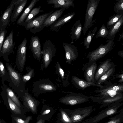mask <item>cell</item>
<instances>
[{"label":"cell","mask_w":123,"mask_h":123,"mask_svg":"<svg viewBox=\"0 0 123 123\" xmlns=\"http://www.w3.org/2000/svg\"><path fill=\"white\" fill-rule=\"evenodd\" d=\"M8 100L10 108L14 113L19 115L21 113V110L19 107L8 96Z\"/></svg>","instance_id":"34"},{"label":"cell","mask_w":123,"mask_h":123,"mask_svg":"<svg viewBox=\"0 0 123 123\" xmlns=\"http://www.w3.org/2000/svg\"><path fill=\"white\" fill-rule=\"evenodd\" d=\"M55 67L57 74L61 77L63 85L64 86H67L68 84V78H65L64 72L60 64L58 62H57Z\"/></svg>","instance_id":"28"},{"label":"cell","mask_w":123,"mask_h":123,"mask_svg":"<svg viewBox=\"0 0 123 123\" xmlns=\"http://www.w3.org/2000/svg\"><path fill=\"white\" fill-rule=\"evenodd\" d=\"M118 54L120 56L123 58V50L120 51L118 52Z\"/></svg>","instance_id":"46"},{"label":"cell","mask_w":123,"mask_h":123,"mask_svg":"<svg viewBox=\"0 0 123 123\" xmlns=\"http://www.w3.org/2000/svg\"><path fill=\"white\" fill-rule=\"evenodd\" d=\"M95 110L92 106L76 109L71 112L70 119L74 123H79Z\"/></svg>","instance_id":"8"},{"label":"cell","mask_w":123,"mask_h":123,"mask_svg":"<svg viewBox=\"0 0 123 123\" xmlns=\"http://www.w3.org/2000/svg\"><path fill=\"white\" fill-rule=\"evenodd\" d=\"M123 74L122 73V74H119L116 76L115 77V78H120V79H123Z\"/></svg>","instance_id":"45"},{"label":"cell","mask_w":123,"mask_h":123,"mask_svg":"<svg viewBox=\"0 0 123 123\" xmlns=\"http://www.w3.org/2000/svg\"><path fill=\"white\" fill-rule=\"evenodd\" d=\"M6 91L9 97L19 107H21L19 101L13 92L10 89L7 88Z\"/></svg>","instance_id":"38"},{"label":"cell","mask_w":123,"mask_h":123,"mask_svg":"<svg viewBox=\"0 0 123 123\" xmlns=\"http://www.w3.org/2000/svg\"><path fill=\"white\" fill-rule=\"evenodd\" d=\"M65 9L64 8H61L52 13L45 19L43 23V25L45 27L50 26L60 18Z\"/></svg>","instance_id":"20"},{"label":"cell","mask_w":123,"mask_h":123,"mask_svg":"<svg viewBox=\"0 0 123 123\" xmlns=\"http://www.w3.org/2000/svg\"><path fill=\"white\" fill-rule=\"evenodd\" d=\"M53 12V10H52L48 13L41 15L24 25L23 26L27 30H29L31 33L35 34L39 32L45 27L43 25L44 21Z\"/></svg>","instance_id":"5"},{"label":"cell","mask_w":123,"mask_h":123,"mask_svg":"<svg viewBox=\"0 0 123 123\" xmlns=\"http://www.w3.org/2000/svg\"><path fill=\"white\" fill-rule=\"evenodd\" d=\"M90 99L93 102L102 104L99 108L108 106L117 102H120L123 100V94L111 98H100L95 96H90Z\"/></svg>","instance_id":"14"},{"label":"cell","mask_w":123,"mask_h":123,"mask_svg":"<svg viewBox=\"0 0 123 123\" xmlns=\"http://www.w3.org/2000/svg\"><path fill=\"white\" fill-rule=\"evenodd\" d=\"M39 0H32L31 1L29 5L17 20V25L23 26L25 20L31 10L36 3Z\"/></svg>","instance_id":"25"},{"label":"cell","mask_w":123,"mask_h":123,"mask_svg":"<svg viewBox=\"0 0 123 123\" xmlns=\"http://www.w3.org/2000/svg\"><path fill=\"white\" fill-rule=\"evenodd\" d=\"M27 39L25 38L18 47L17 51L16 60L20 69L23 70L26 58Z\"/></svg>","instance_id":"9"},{"label":"cell","mask_w":123,"mask_h":123,"mask_svg":"<svg viewBox=\"0 0 123 123\" xmlns=\"http://www.w3.org/2000/svg\"><path fill=\"white\" fill-rule=\"evenodd\" d=\"M97 27H95L94 29L91 31H90L88 33L86 37L84 39V45L85 47V49H88L92 39L95 35L97 31Z\"/></svg>","instance_id":"30"},{"label":"cell","mask_w":123,"mask_h":123,"mask_svg":"<svg viewBox=\"0 0 123 123\" xmlns=\"http://www.w3.org/2000/svg\"><path fill=\"white\" fill-rule=\"evenodd\" d=\"M27 73L23 76L22 78L23 82L26 83L34 76V70L31 68H28Z\"/></svg>","instance_id":"37"},{"label":"cell","mask_w":123,"mask_h":123,"mask_svg":"<svg viewBox=\"0 0 123 123\" xmlns=\"http://www.w3.org/2000/svg\"><path fill=\"white\" fill-rule=\"evenodd\" d=\"M7 67L10 77L13 83L16 85L19 84L21 80L19 75L16 72L10 65L7 64Z\"/></svg>","instance_id":"27"},{"label":"cell","mask_w":123,"mask_h":123,"mask_svg":"<svg viewBox=\"0 0 123 123\" xmlns=\"http://www.w3.org/2000/svg\"><path fill=\"white\" fill-rule=\"evenodd\" d=\"M97 68L96 62L87 67L84 72V77L86 81L95 83L94 76Z\"/></svg>","instance_id":"21"},{"label":"cell","mask_w":123,"mask_h":123,"mask_svg":"<svg viewBox=\"0 0 123 123\" xmlns=\"http://www.w3.org/2000/svg\"><path fill=\"white\" fill-rule=\"evenodd\" d=\"M17 0H13L0 16V30L6 28L11 21V17Z\"/></svg>","instance_id":"10"},{"label":"cell","mask_w":123,"mask_h":123,"mask_svg":"<svg viewBox=\"0 0 123 123\" xmlns=\"http://www.w3.org/2000/svg\"><path fill=\"white\" fill-rule=\"evenodd\" d=\"M123 15V14H116L109 17L107 23L108 29H109L117 23Z\"/></svg>","instance_id":"32"},{"label":"cell","mask_w":123,"mask_h":123,"mask_svg":"<svg viewBox=\"0 0 123 123\" xmlns=\"http://www.w3.org/2000/svg\"><path fill=\"white\" fill-rule=\"evenodd\" d=\"M123 31H122V33L120 34L119 38V41L120 42L122 40H123Z\"/></svg>","instance_id":"44"},{"label":"cell","mask_w":123,"mask_h":123,"mask_svg":"<svg viewBox=\"0 0 123 123\" xmlns=\"http://www.w3.org/2000/svg\"><path fill=\"white\" fill-rule=\"evenodd\" d=\"M123 24V15L118 21L108 30V34L106 39H114L117 33L120 30Z\"/></svg>","instance_id":"24"},{"label":"cell","mask_w":123,"mask_h":123,"mask_svg":"<svg viewBox=\"0 0 123 123\" xmlns=\"http://www.w3.org/2000/svg\"><path fill=\"white\" fill-rule=\"evenodd\" d=\"M100 0H89L87 4L85 18L83 28V35H85L88 30L95 21H92L94 15Z\"/></svg>","instance_id":"4"},{"label":"cell","mask_w":123,"mask_h":123,"mask_svg":"<svg viewBox=\"0 0 123 123\" xmlns=\"http://www.w3.org/2000/svg\"><path fill=\"white\" fill-rule=\"evenodd\" d=\"M33 91L37 93L55 91L56 86L48 79L40 80L33 83Z\"/></svg>","instance_id":"6"},{"label":"cell","mask_w":123,"mask_h":123,"mask_svg":"<svg viewBox=\"0 0 123 123\" xmlns=\"http://www.w3.org/2000/svg\"><path fill=\"white\" fill-rule=\"evenodd\" d=\"M115 66V65L110 59H107L100 63L97 68L95 75V83L96 84V82L99 78L111 68Z\"/></svg>","instance_id":"12"},{"label":"cell","mask_w":123,"mask_h":123,"mask_svg":"<svg viewBox=\"0 0 123 123\" xmlns=\"http://www.w3.org/2000/svg\"><path fill=\"white\" fill-rule=\"evenodd\" d=\"M13 31H11L6 38L3 44L0 54L4 55L12 51L15 44L13 38Z\"/></svg>","instance_id":"17"},{"label":"cell","mask_w":123,"mask_h":123,"mask_svg":"<svg viewBox=\"0 0 123 123\" xmlns=\"http://www.w3.org/2000/svg\"><path fill=\"white\" fill-rule=\"evenodd\" d=\"M75 14V12L69 13L59 18L50 26V30L52 31L59 30L66 23L70 21Z\"/></svg>","instance_id":"16"},{"label":"cell","mask_w":123,"mask_h":123,"mask_svg":"<svg viewBox=\"0 0 123 123\" xmlns=\"http://www.w3.org/2000/svg\"><path fill=\"white\" fill-rule=\"evenodd\" d=\"M37 123H43L42 120H39Z\"/></svg>","instance_id":"48"},{"label":"cell","mask_w":123,"mask_h":123,"mask_svg":"<svg viewBox=\"0 0 123 123\" xmlns=\"http://www.w3.org/2000/svg\"><path fill=\"white\" fill-rule=\"evenodd\" d=\"M28 0H17L12 14L11 22L14 23L17 20L26 5Z\"/></svg>","instance_id":"18"},{"label":"cell","mask_w":123,"mask_h":123,"mask_svg":"<svg viewBox=\"0 0 123 123\" xmlns=\"http://www.w3.org/2000/svg\"><path fill=\"white\" fill-rule=\"evenodd\" d=\"M61 112L64 120L67 123H71L72 121L66 114L63 111H62Z\"/></svg>","instance_id":"42"},{"label":"cell","mask_w":123,"mask_h":123,"mask_svg":"<svg viewBox=\"0 0 123 123\" xmlns=\"http://www.w3.org/2000/svg\"><path fill=\"white\" fill-rule=\"evenodd\" d=\"M49 4H52V7L56 9L64 8L67 9L71 6L74 7V0H49L46 1Z\"/></svg>","instance_id":"19"},{"label":"cell","mask_w":123,"mask_h":123,"mask_svg":"<svg viewBox=\"0 0 123 123\" xmlns=\"http://www.w3.org/2000/svg\"><path fill=\"white\" fill-rule=\"evenodd\" d=\"M108 30L105 25L103 24L96 34V38H97L99 37H101L106 38L108 34Z\"/></svg>","instance_id":"35"},{"label":"cell","mask_w":123,"mask_h":123,"mask_svg":"<svg viewBox=\"0 0 123 123\" xmlns=\"http://www.w3.org/2000/svg\"><path fill=\"white\" fill-rule=\"evenodd\" d=\"M0 71L1 74L4 75L5 74V71L4 66L2 63L0 62Z\"/></svg>","instance_id":"43"},{"label":"cell","mask_w":123,"mask_h":123,"mask_svg":"<svg viewBox=\"0 0 123 123\" xmlns=\"http://www.w3.org/2000/svg\"><path fill=\"white\" fill-rule=\"evenodd\" d=\"M71 80L72 84L76 87L80 89L84 90L87 87L91 86L98 87L100 88L105 87L104 86L92 82H87L84 79L74 76L71 77Z\"/></svg>","instance_id":"15"},{"label":"cell","mask_w":123,"mask_h":123,"mask_svg":"<svg viewBox=\"0 0 123 123\" xmlns=\"http://www.w3.org/2000/svg\"><path fill=\"white\" fill-rule=\"evenodd\" d=\"M31 119L30 116L28 117L25 120L18 117H13L14 120L17 123H28Z\"/></svg>","instance_id":"41"},{"label":"cell","mask_w":123,"mask_h":123,"mask_svg":"<svg viewBox=\"0 0 123 123\" xmlns=\"http://www.w3.org/2000/svg\"><path fill=\"white\" fill-rule=\"evenodd\" d=\"M107 89L113 90L117 92L123 93V83L117 85H112L110 86L105 87L102 88Z\"/></svg>","instance_id":"39"},{"label":"cell","mask_w":123,"mask_h":123,"mask_svg":"<svg viewBox=\"0 0 123 123\" xmlns=\"http://www.w3.org/2000/svg\"><path fill=\"white\" fill-rule=\"evenodd\" d=\"M115 71V67L111 68L99 78L96 84L100 85L101 83L105 82L112 75Z\"/></svg>","instance_id":"31"},{"label":"cell","mask_w":123,"mask_h":123,"mask_svg":"<svg viewBox=\"0 0 123 123\" xmlns=\"http://www.w3.org/2000/svg\"><path fill=\"white\" fill-rule=\"evenodd\" d=\"M96 93H99L98 96L100 98H111L123 94V93L117 92L113 90L103 88L96 90Z\"/></svg>","instance_id":"23"},{"label":"cell","mask_w":123,"mask_h":123,"mask_svg":"<svg viewBox=\"0 0 123 123\" xmlns=\"http://www.w3.org/2000/svg\"><path fill=\"white\" fill-rule=\"evenodd\" d=\"M117 2L114 6V11L116 14L123 15V0H116Z\"/></svg>","instance_id":"36"},{"label":"cell","mask_w":123,"mask_h":123,"mask_svg":"<svg viewBox=\"0 0 123 123\" xmlns=\"http://www.w3.org/2000/svg\"><path fill=\"white\" fill-rule=\"evenodd\" d=\"M110 120L105 123H121L123 121V109L119 113L109 118Z\"/></svg>","instance_id":"33"},{"label":"cell","mask_w":123,"mask_h":123,"mask_svg":"<svg viewBox=\"0 0 123 123\" xmlns=\"http://www.w3.org/2000/svg\"><path fill=\"white\" fill-rule=\"evenodd\" d=\"M122 103L117 102L112 104L104 110L100 112L97 115L87 119L82 123H98L105 118L110 115L119 113L121 110L118 109L123 105Z\"/></svg>","instance_id":"3"},{"label":"cell","mask_w":123,"mask_h":123,"mask_svg":"<svg viewBox=\"0 0 123 123\" xmlns=\"http://www.w3.org/2000/svg\"><path fill=\"white\" fill-rule=\"evenodd\" d=\"M56 52L55 45L50 40H46L43 45L41 51V69H46L53 60Z\"/></svg>","instance_id":"2"},{"label":"cell","mask_w":123,"mask_h":123,"mask_svg":"<svg viewBox=\"0 0 123 123\" xmlns=\"http://www.w3.org/2000/svg\"><path fill=\"white\" fill-rule=\"evenodd\" d=\"M50 111V110H47L45 111L43 113L42 115H44L48 113Z\"/></svg>","instance_id":"47"},{"label":"cell","mask_w":123,"mask_h":123,"mask_svg":"<svg viewBox=\"0 0 123 123\" xmlns=\"http://www.w3.org/2000/svg\"><path fill=\"white\" fill-rule=\"evenodd\" d=\"M62 45L65 53L66 62L70 65L71 62L76 60L78 56V52L76 47L71 43L64 42Z\"/></svg>","instance_id":"11"},{"label":"cell","mask_w":123,"mask_h":123,"mask_svg":"<svg viewBox=\"0 0 123 123\" xmlns=\"http://www.w3.org/2000/svg\"><path fill=\"white\" fill-rule=\"evenodd\" d=\"M90 96H85L81 93H71L61 98V101L70 105H75L83 103L89 100Z\"/></svg>","instance_id":"7"},{"label":"cell","mask_w":123,"mask_h":123,"mask_svg":"<svg viewBox=\"0 0 123 123\" xmlns=\"http://www.w3.org/2000/svg\"><path fill=\"white\" fill-rule=\"evenodd\" d=\"M41 7L42 6L40 5L38 7H35L32 9L26 19L23 26L34 19L36 16L39 13L43 12V10L41 9Z\"/></svg>","instance_id":"29"},{"label":"cell","mask_w":123,"mask_h":123,"mask_svg":"<svg viewBox=\"0 0 123 123\" xmlns=\"http://www.w3.org/2000/svg\"><path fill=\"white\" fill-rule=\"evenodd\" d=\"M82 30L80 19L77 21L72 27L70 32V38L73 41H76L80 37Z\"/></svg>","instance_id":"22"},{"label":"cell","mask_w":123,"mask_h":123,"mask_svg":"<svg viewBox=\"0 0 123 123\" xmlns=\"http://www.w3.org/2000/svg\"><path fill=\"white\" fill-rule=\"evenodd\" d=\"M30 47L34 57L39 61L40 60L42 55L41 45L38 36H32L30 41Z\"/></svg>","instance_id":"13"},{"label":"cell","mask_w":123,"mask_h":123,"mask_svg":"<svg viewBox=\"0 0 123 123\" xmlns=\"http://www.w3.org/2000/svg\"><path fill=\"white\" fill-rule=\"evenodd\" d=\"M23 98L25 102L27 104L31 111L34 112H35L36 100L28 91L25 92L24 93Z\"/></svg>","instance_id":"26"},{"label":"cell","mask_w":123,"mask_h":123,"mask_svg":"<svg viewBox=\"0 0 123 123\" xmlns=\"http://www.w3.org/2000/svg\"><path fill=\"white\" fill-rule=\"evenodd\" d=\"M7 33V31L6 28H3L0 30V54L5 38Z\"/></svg>","instance_id":"40"},{"label":"cell","mask_w":123,"mask_h":123,"mask_svg":"<svg viewBox=\"0 0 123 123\" xmlns=\"http://www.w3.org/2000/svg\"><path fill=\"white\" fill-rule=\"evenodd\" d=\"M106 43L104 45L101 44L97 49L88 53L86 57L89 58L87 67L104 57L113 49L115 46L113 39H108Z\"/></svg>","instance_id":"1"}]
</instances>
